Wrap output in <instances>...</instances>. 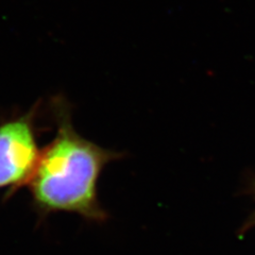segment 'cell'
<instances>
[{
    "mask_svg": "<svg viewBox=\"0 0 255 255\" xmlns=\"http://www.w3.org/2000/svg\"><path fill=\"white\" fill-rule=\"evenodd\" d=\"M55 122L52 140L42 148L29 183L32 205L41 220L59 212L75 213L85 219L107 217L97 197V181L109 162L119 157L81 136L73 126L68 102L58 97L51 102Z\"/></svg>",
    "mask_w": 255,
    "mask_h": 255,
    "instance_id": "1",
    "label": "cell"
},
{
    "mask_svg": "<svg viewBox=\"0 0 255 255\" xmlns=\"http://www.w3.org/2000/svg\"><path fill=\"white\" fill-rule=\"evenodd\" d=\"M41 111L42 102L37 101L28 111L0 121V188L6 189V199L28 185L36 168L42 152Z\"/></svg>",
    "mask_w": 255,
    "mask_h": 255,
    "instance_id": "2",
    "label": "cell"
}]
</instances>
